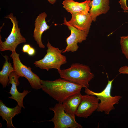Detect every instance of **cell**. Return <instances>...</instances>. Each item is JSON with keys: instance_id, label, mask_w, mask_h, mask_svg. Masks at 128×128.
Instances as JSON below:
<instances>
[{"instance_id": "6", "label": "cell", "mask_w": 128, "mask_h": 128, "mask_svg": "<svg viewBox=\"0 0 128 128\" xmlns=\"http://www.w3.org/2000/svg\"><path fill=\"white\" fill-rule=\"evenodd\" d=\"M10 56L13 60L14 71L20 77H24L28 80L31 87L36 90L41 89V80L31 70V68L23 64L19 58V54L16 50L12 51Z\"/></svg>"}, {"instance_id": "17", "label": "cell", "mask_w": 128, "mask_h": 128, "mask_svg": "<svg viewBox=\"0 0 128 128\" xmlns=\"http://www.w3.org/2000/svg\"><path fill=\"white\" fill-rule=\"evenodd\" d=\"M5 60L2 70L0 71V83L3 88L8 85L9 81V76L12 72L14 71L11 64L8 61L9 58L6 55H3Z\"/></svg>"}, {"instance_id": "15", "label": "cell", "mask_w": 128, "mask_h": 128, "mask_svg": "<svg viewBox=\"0 0 128 128\" xmlns=\"http://www.w3.org/2000/svg\"><path fill=\"white\" fill-rule=\"evenodd\" d=\"M110 0H92L91 1L89 13L93 21L95 22L97 17L106 13L109 10Z\"/></svg>"}, {"instance_id": "3", "label": "cell", "mask_w": 128, "mask_h": 128, "mask_svg": "<svg viewBox=\"0 0 128 128\" xmlns=\"http://www.w3.org/2000/svg\"><path fill=\"white\" fill-rule=\"evenodd\" d=\"M46 46V54L42 59L35 61L34 64L36 67L47 71L52 69H57L58 72L60 71L61 65L67 62L66 57L61 54L64 49L54 47L48 41Z\"/></svg>"}, {"instance_id": "21", "label": "cell", "mask_w": 128, "mask_h": 128, "mask_svg": "<svg viewBox=\"0 0 128 128\" xmlns=\"http://www.w3.org/2000/svg\"><path fill=\"white\" fill-rule=\"evenodd\" d=\"M31 47L30 46L29 44H25L23 46L22 51L23 52L27 53Z\"/></svg>"}, {"instance_id": "18", "label": "cell", "mask_w": 128, "mask_h": 128, "mask_svg": "<svg viewBox=\"0 0 128 128\" xmlns=\"http://www.w3.org/2000/svg\"><path fill=\"white\" fill-rule=\"evenodd\" d=\"M120 44L122 53L128 59V35L120 37Z\"/></svg>"}, {"instance_id": "9", "label": "cell", "mask_w": 128, "mask_h": 128, "mask_svg": "<svg viewBox=\"0 0 128 128\" xmlns=\"http://www.w3.org/2000/svg\"><path fill=\"white\" fill-rule=\"evenodd\" d=\"M67 26L70 31V35L65 40L67 46L63 51L62 53L76 51L79 46L78 43H80L85 40L88 34L85 32L80 30L74 27L69 25L64 22L62 24Z\"/></svg>"}, {"instance_id": "24", "label": "cell", "mask_w": 128, "mask_h": 128, "mask_svg": "<svg viewBox=\"0 0 128 128\" xmlns=\"http://www.w3.org/2000/svg\"><path fill=\"white\" fill-rule=\"evenodd\" d=\"M126 12L128 13V11H127Z\"/></svg>"}, {"instance_id": "16", "label": "cell", "mask_w": 128, "mask_h": 128, "mask_svg": "<svg viewBox=\"0 0 128 128\" xmlns=\"http://www.w3.org/2000/svg\"><path fill=\"white\" fill-rule=\"evenodd\" d=\"M82 95L79 92L70 96L62 103L65 112L75 119V114L80 102Z\"/></svg>"}, {"instance_id": "13", "label": "cell", "mask_w": 128, "mask_h": 128, "mask_svg": "<svg viewBox=\"0 0 128 128\" xmlns=\"http://www.w3.org/2000/svg\"><path fill=\"white\" fill-rule=\"evenodd\" d=\"M91 0H86L81 2L73 0H64L62 3L63 7L71 15L79 13L89 12Z\"/></svg>"}, {"instance_id": "20", "label": "cell", "mask_w": 128, "mask_h": 128, "mask_svg": "<svg viewBox=\"0 0 128 128\" xmlns=\"http://www.w3.org/2000/svg\"><path fill=\"white\" fill-rule=\"evenodd\" d=\"M119 71L120 74H128V66H123L119 69Z\"/></svg>"}, {"instance_id": "23", "label": "cell", "mask_w": 128, "mask_h": 128, "mask_svg": "<svg viewBox=\"0 0 128 128\" xmlns=\"http://www.w3.org/2000/svg\"><path fill=\"white\" fill-rule=\"evenodd\" d=\"M50 3L52 4H54L56 0H47Z\"/></svg>"}, {"instance_id": "1", "label": "cell", "mask_w": 128, "mask_h": 128, "mask_svg": "<svg viewBox=\"0 0 128 128\" xmlns=\"http://www.w3.org/2000/svg\"><path fill=\"white\" fill-rule=\"evenodd\" d=\"M42 90L59 102L62 103L67 98L80 92L82 87L63 79L53 81L41 80Z\"/></svg>"}, {"instance_id": "5", "label": "cell", "mask_w": 128, "mask_h": 128, "mask_svg": "<svg viewBox=\"0 0 128 128\" xmlns=\"http://www.w3.org/2000/svg\"><path fill=\"white\" fill-rule=\"evenodd\" d=\"M5 18L10 20L13 24V27L10 33L4 41H2L0 35V50L2 51L16 50V48L19 44L26 42V39L22 35L20 29L18 27V22L13 13H11Z\"/></svg>"}, {"instance_id": "7", "label": "cell", "mask_w": 128, "mask_h": 128, "mask_svg": "<svg viewBox=\"0 0 128 128\" xmlns=\"http://www.w3.org/2000/svg\"><path fill=\"white\" fill-rule=\"evenodd\" d=\"M49 109L54 113L53 118L47 121H52L54 125V128H82V127L78 123L75 119L68 114L66 113L61 102L55 104L53 107Z\"/></svg>"}, {"instance_id": "10", "label": "cell", "mask_w": 128, "mask_h": 128, "mask_svg": "<svg viewBox=\"0 0 128 128\" xmlns=\"http://www.w3.org/2000/svg\"><path fill=\"white\" fill-rule=\"evenodd\" d=\"M92 19L89 12L77 13L72 15L70 21L64 18V20L67 24L88 34Z\"/></svg>"}, {"instance_id": "22", "label": "cell", "mask_w": 128, "mask_h": 128, "mask_svg": "<svg viewBox=\"0 0 128 128\" xmlns=\"http://www.w3.org/2000/svg\"><path fill=\"white\" fill-rule=\"evenodd\" d=\"M27 54L30 56H32L35 55V50L33 47H31L27 52Z\"/></svg>"}, {"instance_id": "14", "label": "cell", "mask_w": 128, "mask_h": 128, "mask_svg": "<svg viewBox=\"0 0 128 128\" xmlns=\"http://www.w3.org/2000/svg\"><path fill=\"white\" fill-rule=\"evenodd\" d=\"M22 108L18 105L13 108L8 107L0 100V116L3 120L6 121L7 128H15L12 122V118L21 113Z\"/></svg>"}, {"instance_id": "11", "label": "cell", "mask_w": 128, "mask_h": 128, "mask_svg": "<svg viewBox=\"0 0 128 128\" xmlns=\"http://www.w3.org/2000/svg\"><path fill=\"white\" fill-rule=\"evenodd\" d=\"M20 77L14 71L11 72L9 74L8 85L11 84L12 85L9 92L11 96L8 97L15 100L17 102L18 105L22 108H25L23 103V99L31 91L24 90L21 93L18 92L17 89V86L19 84L18 78Z\"/></svg>"}, {"instance_id": "19", "label": "cell", "mask_w": 128, "mask_h": 128, "mask_svg": "<svg viewBox=\"0 0 128 128\" xmlns=\"http://www.w3.org/2000/svg\"><path fill=\"white\" fill-rule=\"evenodd\" d=\"M127 0H119V2L120 5L121 7L124 10V12H126L127 11H128V7L126 4Z\"/></svg>"}, {"instance_id": "8", "label": "cell", "mask_w": 128, "mask_h": 128, "mask_svg": "<svg viewBox=\"0 0 128 128\" xmlns=\"http://www.w3.org/2000/svg\"><path fill=\"white\" fill-rule=\"evenodd\" d=\"M99 101L94 95L87 94L82 95L80 102L75 113V116L87 118L97 110Z\"/></svg>"}, {"instance_id": "4", "label": "cell", "mask_w": 128, "mask_h": 128, "mask_svg": "<svg viewBox=\"0 0 128 128\" xmlns=\"http://www.w3.org/2000/svg\"><path fill=\"white\" fill-rule=\"evenodd\" d=\"M114 79L108 81V83L104 89L99 93L93 92L88 88H85V92L89 95H94L100 101L96 111L104 112L109 114L112 110L115 109L114 105L118 104L122 97L119 95L112 96L111 94L113 82Z\"/></svg>"}, {"instance_id": "12", "label": "cell", "mask_w": 128, "mask_h": 128, "mask_svg": "<svg viewBox=\"0 0 128 128\" xmlns=\"http://www.w3.org/2000/svg\"><path fill=\"white\" fill-rule=\"evenodd\" d=\"M47 16L45 12L42 13L37 16L35 21L33 36L39 47L41 48L44 49L45 47L42 41V34L44 31L49 29L50 27L46 21Z\"/></svg>"}, {"instance_id": "2", "label": "cell", "mask_w": 128, "mask_h": 128, "mask_svg": "<svg viewBox=\"0 0 128 128\" xmlns=\"http://www.w3.org/2000/svg\"><path fill=\"white\" fill-rule=\"evenodd\" d=\"M58 72L61 78L85 88L89 87V82L94 76L89 66L79 63H73Z\"/></svg>"}]
</instances>
